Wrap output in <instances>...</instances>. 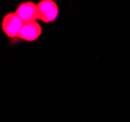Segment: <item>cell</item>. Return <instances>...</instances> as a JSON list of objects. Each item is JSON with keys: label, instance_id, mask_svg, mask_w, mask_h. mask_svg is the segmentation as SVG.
I'll return each instance as SVG.
<instances>
[{"label": "cell", "instance_id": "cell-1", "mask_svg": "<svg viewBox=\"0 0 130 122\" xmlns=\"http://www.w3.org/2000/svg\"><path fill=\"white\" fill-rule=\"evenodd\" d=\"M23 25L24 22L19 18L16 12H9L2 18L1 29L8 38L17 40L19 39Z\"/></svg>", "mask_w": 130, "mask_h": 122}, {"label": "cell", "instance_id": "cell-4", "mask_svg": "<svg viewBox=\"0 0 130 122\" xmlns=\"http://www.w3.org/2000/svg\"><path fill=\"white\" fill-rule=\"evenodd\" d=\"M42 35L41 25L37 22H25L22 27L19 39L24 42H35Z\"/></svg>", "mask_w": 130, "mask_h": 122}, {"label": "cell", "instance_id": "cell-3", "mask_svg": "<svg viewBox=\"0 0 130 122\" xmlns=\"http://www.w3.org/2000/svg\"><path fill=\"white\" fill-rule=\"evenodd\" d=\"M16 14L24 22H32L38 21V8L37 3L33 1H22L17 6Z\"/></svg>", "mask_w": 130, "mask_h": 122}, {"label": "cell", "instance_id": "cell-2", "mask_svg": "<svg viewBox=\"0 0 130 122\" xmlns=\"http://www.w3.org/2000/svg\"><path fill=\"white\" fill-rule=\"evenodd\" d=\"M38 21L44 23H52L59 16V7L54 0H40L37 3Z\"/></svg>", "mask_w": 130, "mask_h": 122}]
</instances>
